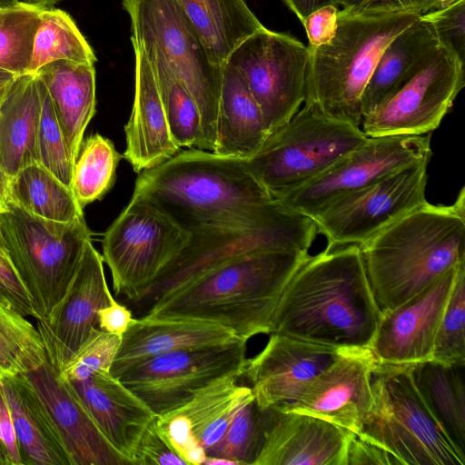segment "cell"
Here are the masks:
<instances>
[{"label": "cell", "mask_w": 465, "mask_h": 465, "mask_svg": "<svg viewBox=\"0 0 465 465\" xmlns=\"http://www.w3.org/2000/svg\"><path fill=\"white\" fill-rule=\"evenodd\" d=\"M382 312L357 244L328 247L287 282L272 333L350 349L371 348Z\"/></svg>", "instance_id": "obj_1"}, {"label": "cell", "mask_w": 465, "mask_h": 465, "mask_svg": "<svg viewBox=\"0 0 465 465\" xmlns=\"http://www.w3.org/2000/svg\"><path fill=\"white\" fill-rule=\"evenodd\" d=\"M308 251L250 252L199 275L151 303L144 316L188 318L223 325L248 341L271 334L282 293Z\"/></svg>", "instance_id": "obj_2"}, {"label": "cell", "mask_w": 465, "mask_h": 465, "mask_svg": "<svg viewBox=\"0 0 465 465\" xmlns=\"http://www.w3.org/2000/svg\"><path fill=\"white\" fill-rule=\"evenodd\" d=\"M360 246L381 310H392L465 262V188L451 204L426 202Z\"/></svg>", "instance_id": "obj_3"}, {"label": "cell", "mask_w": 465, "mask_h": 465, "mask_svg": "<svg viewBox=\"0 0 465 465\" xmlns=\"http://www.w3.org/2000/svg\"><path fill=\"white\" fill-rule=\"evenodd\" d=\"M186 231L261 212L276 200L245 159L189 148L141 172L134 193Z\"/></svg>", "instance_id": "obj_4"}, {"label": "cell", "mask_w": 465, "mask_h": 465, "mask_svg": "<svg viewBox=\"0 0 465 465\" xmlns=\"http://www.w3.org/2000/svg\"><path fill=\"white\" fill-rule=\"evenodd\" d=\"M420 15L363 11L352 4L339 10L332 40L318 47L308 45L304 104L328 116L361 126L363 93L381 53Z\"/></svg>", "instance_id": "obj_5"}, {"label": "cell", "mask_w": 465, "mask_h": 465, "mask_svg": "<svg viewBox=\"0 0 465 465\" xmlns=\"http://www.w3.org/2000/svg\"><path fill=\"white\" fill-rule=\"evenodd\" d=\"M180 253L138 303H153L199 275L242 255L264 250L308 251L318 234L314 221L277 200L268 208L189 231Z\"/></svg>", "instance_id": "obj_6"}, {"label": "cell", "mask_w": 465, "mask_h": 465, "mask_svg": "<svg viewBox=\"0 0 465 465\" xmlns=\"http://www.w3.org/2000/svg\"><path fill=\"white\" fill-rule=\"evenodd\" d=\"M372 407L359 435L383 449L394 465H465L418 391L410 364L378 361L371 374Z\"/></svg>", "instance_id": "obj_7"}, {"label": "cell", "mask_w": 465, "mask_h": 465, "mask_svg": "<svg viewBox=\"0 0 465 465\" xmlns=\"http://www.w3.org/2000/svg\"><path fill=\"white\" fill-rule=\"evenodd\" d=\"M0 235L31 297L36 320L46 318L65 295L92 241L84 218L45 220L7 198L0 209Z\"/></svg>", "instance_id": "obj_8"}, {"label": "cell", "mask_w": 465, "mask_h": 465, "mask_svg": "<svg viewBox=\"0 0 465 465\" xmlns=\"http://www.w3.org/2000/svg\"><path fill=\"white\" fill-rule=\"evenodd\" d=\"M131 20V40L158 55L199 109L203 150L213 152L222 67L213 63L176 0H122Z\"/></svg>", "instance_id": "obj_9"}, {"label": "cell", "mask_w": 465, "mask_h": 465, "mask_svg": "<svg viewBox=\"0 0 465 465\" xmlns=\"http://www.w3.org/2000/svg\"><path fill=\"white\" fill-rule=\"evenodd\" d=\"M367 138L361 126L328 116L304 104L245 162L272 195L324 172Z\"/></svg>", "instance_id": "obj_10"}, {"label": "cell", "mask_w": 465, "mask_h": 465, "mask_svg": "<svg viewBox=\"0 0 465 465\" xmlns=\"http://www.w3.org/2000/svg\"><path fill=\"white\" fill-rule=\"evenodd\" d=\"M189 238L188 231L143 197L133 194L102 240V257L110 270L114 295L139 302Z\"/></svg>", "instance_id": "obj_11"}, {"label": "cell", "mask_w": 465, "mask_h": 465, "mask_svg": "<svg viewBox=\"0 0 465 465\" xmlns=\"http://www.w3.org/2000/svg\"><path fill=\"white\" fill-rule=\"evenodd\" d=\"M464 86V65L440 45L363 116L368 137L430 134Z\"/></svg>", "instance_id": "obj_12"}, {"label": "cell", "mask_w": 465, "mask_h": 465, "mask_svg": "<svg viewBox=\"0 0 465 465\" xmlns=\"http://www.w3.org/2000/svg\"><path fill=\"white\" fill-rule=\"evenodd\" d=\"M429 163L410 164L329 203L312 217L327 246L361 245L424 204Z\"/></svg>", "instance_id": "obj_13"}, {"label": "cell", "mask_w": 465, "mask_h": 465, "mask_svg": "<svg viewBox=\"0 0 465 465\" xmlns=\"http://www.w3.org/2000/svg\"><path fill=\"white\" fill-rule=\"evenodd\" d=\"M308 46L263 27L243 40L226 63L244 80L262 113L268 135L288 122L306 97Z\"/></svg>", "instance_id": "obj_14"}, {"label": "cell", "mask_w": 465, "mask_h": 465, "mask_svg": "<svg viewBox=\"0 0 465 465\" xmlns=\"http://www.w3.org/2000/svg\"><path fill=\"white\" fill-rule=\"evenodd\" d=\"M430 134L368 137L320 174L272 194L286 208L312 217L341 195L410 164L430 162Z\"/></svg>", "instance_id": "obj_15"}, {"label": "cell", "mask_w": 465, "mask_h": 465, "mask_svg": "<svg viewBox=\"0 0 465 465\" xmlns=\"http://www.w3.org/2000/svg\"><path fill=\"white\" fill-rule=\"evenodd\" d=\"M246 344V341L239 340L163 354L119 379L158 416L183 405L222 377H241L247 360Z\"/></svg>", "instance_id": "obj_16"}, {"label": "cell", "mask_w": 465, "mask_h": 465, "mask_svg": "<svg viewBox=\"0 0 465 465\" xmlns=\"http://www.w3.org/2000/svg\"><path fill=\"white\" fill-rule=\"evenodd\" d=\"M355 350L272 332L263 349L247 358L241 377L248 381L260 409L290 405L320 372Z\"/></svg>", "instance_id": "obj_17"}, {"label": "cell", "mask_w": 465, "mask_h": 465, "mask_svg": "<svg viewBox=\"0 0 465 465\" xmlns=\"http://www.w3.org/2000/svg\"><path fill=\"white\" fill-rule=\"evenodd\" d=\"M241 377H222L183 405L158 415L156 426L187 465L203 464L221 440L241 406L254 395Z\"/></svg>", "instance_id": "obj_18"}, {"label": "cell", "mask_w": 465, "mask_h": 465, "mask_svg": "<svg viewBox=\"0 0 465 465\" xmlns=\"http://www.w3.org/2000/svg\"><path fill=\"white\" fill-rule=\"evenodd\" d=\"M462 262L400 306L381 312L371 345L379 362L401 365L432 359L437 331Z\"/></svg>", "instance_id": "obj_19"}, {"label": "cell", "mask_w": 465, "mask_h": 465, "mask_svg": "<svg viewBox=\"0 0 465 465\" xmlns=\"http://www.w3.org/2000/svg\"><path fill=\"white\" fill-rule=\"evenodd\" d=\"M252 465H347L351 432L322 419L277 406L262 409Z\"/></svg>", "instance_id": "obj_20"}, {"label": "cell", "mask_w": 465, "mask_h": 465, "mask_svg": "<svg viewBox=\"0 0 465 465\" xmlns=\"http://www.w3.org/2000/svg\"><path fill=\"white\" fill-rule=\"evenodd\" d=\"M377 363L371 348L355 350L320 372L296 402L275 406L359 434L372 407L371 374Z\"/></svg>", "instance_id": "obj_21"}, {"label": "cell", "mask_w": 465, "mask_h": 465, "mask_svg": "<svg viewBox=\"0 0 465 465\" xmlns=\"http://www.w3.org/2000/svg\"><path fill=\"white\" fill-rule=\"evenodd\" d=\"M112 297L103 257L90 241L62 301L49 316L36 320L46 355L58 371L97 327L98 312Z\"/></svg>", "instance_id": "obj_22"}, {"label": "cell", "mask_w": 465, "mask_h": 465, "mask_svg": "<svg viewBox=\"0 0 465 465\" xmlns=\"http://www.w3.org/2000/svg\"><path fill=\"white\" fill-rule=\"evenodd\" d=\"M47 408L72 465H129L107 440L73 384L48 357L25 373Z\"/></svg>", "instance_id": "obj_23"}, {"label": "cell", "mask_w": 465, "mask_h": 465, "mask_svg": "<svg viewBox=\"0 0 465 465\" xmlns=\"http://www.w3.org/2000/svg\"><path fill=\"white\" fill-rule=\"evenodd\" d=\"M240 339L232 330L213 322L188 318L134 319L122 337L111 368L120 377L157 356L176 351L213 347Z\"/></svg>", "instance_id": "obj_24"}, {"label": "cell", "mask_w": 465, "mask_h": 465, "mask_svg": "<svg viewBox=\"0 0 465 465\" xmlns=\"http://www.w3.org/2000/svg\"><path fill=\"white\" fill-rule=\"evenodd\" d=\"M135 58V89L132 113L124 126L123 157L134 172L153 168L181 148L171 135L158 85L142 45L131 40Z\"/></svg>", "instance_id": "obj_25"}, {"label": "cell", "mask_w": 465, "mask_h": 465, "mask_svg": "<svg viewBox=\"0 0 465 465\" xmlns=\"http://www.w3.org/2000/svg\"><path fill=\"white\" fill-rule=\"evenodd\" d=\"M71 383L113 448L133 465L139 440L156 415L111 371Z\"/></svg>", "instance_id": "obj_26"}, {"label": "cell", "mask_w": 465, "mask_h": 465, "mask_svg": "<svg viewBox=\"0 0 465 465\" xmlns=\"http://www.w3.org/2000/svg\"><path fill=\"white\" fill-rule=\"evenodd\" d=\"M16 431L23 465H72L58 430L25 374H0Z\"/></svg>", "instance_id": "obj_27"}, {"label": "cell", "mask_w": 465, "mask_h": 465, "mask_svg": "<svg viewBox=\"0 0 465 465\" xmlns=\"http://www.w3.org/2000/svg\"><path fill=\"white\" fill-rule=\"evenodd\" d=\"M35 74L51 98L74 164L85 128L95 114L94 65L58 60L42 66Z\"/></svg>", "instance_id": "obj_28"}, {"label": "cell", "mask_w": 465, "mask_h": 465, "mask_svg": "<svg viewBox=\"0 0 465 465\" xmlns=\"http://www.w3.org/2000/svg\"><path fill=\"white\" fill-rule=\"evenodd\" d=\"M41 108L36 74L17 75L0 103V168L10 179L22 168L38 163Z\"/></svg>", "instance_id": "obj_29"}, {"label": "cell", "mask_w": 465, "mask_h": 465, "mask_svg": "<svg viewBox=\"0 0 465 465\" xmlns=\"http://www.w3.org/2000/svg\"><path fill=\"white\" fill-rule=\"evenodd\" d=\"M267 136L261 108L244 80L233 66L223 64L213 153L247 159Z\"/></svg>", "instance_id": "obj_30"}, {"label": "cell", "mask_w": 465, "mask_h": 465, "mask_svg": "<svg viewBox=\"0 0 465 465\" xmlns=\"http://www.w3.org/2000/svg\"><path fill=\"white\" fill-rule=\"evenodd\" d=\"M176 1L211 61L219 66L243 40L264 27L244 0Z\"/></svg>", "instance_id": "obj_31"}, {"label": "cell", "mask_w": 465, "mask_h": 465, "mask_svg": "<svg viewBox=\"0 0 465 465\" xmlns=\"http://www.w3.org/2000/svg\"><path fill=\"white\" fill-rule=\"evenodd\" d=\"M430 25L420 16L381 53L362 96V118L439 46Z\"/></svg>", "instance_id": "obj_32"}, {"label": "cell", "mask_w": 465, "mask_h": 465, "mask_svg": "<svg viewBox=\"0 0 465 465\" xmlns=\"http://www.w3.org/2000/svg\"><path fill=\"white\" fill-rule=\"evenodd\" d=\"M464 366L434 359L410 364L412 380L452 441L465 450Z\"/></svg>", "instance_id": "obj_33"}, {"label": "cell", "mask_w": 465, "mask_h": 465, "mask_svg": "<svg viewBox=\"0 0 465 465\" xmlns=\"http://www.w3.org/2000/svg\"><path fill=\"white\" fill-rule=\"evenodd\" d=\"M8 198L45 220L68 223L84 217L72 189L37 163L22 168L10 179Z\"/></svg>", "instance_id": "obj_34"}, {"label": "cell", "mask_w": 465, "mask_h": 465, "mask_svg": "<svg viewBox=\"0 0 465 465\" xmlns=\"http://www.w3.org/2000/svg\"><path fill=\"white\" fill-rule=\"evenodd\" d=\"M58 60L93 64L95 54L72 17L64 11L45 7L40 14L28 73Z\"/></svg>", "instance_id": "obj_35"}, {"label": "cell", "mask_w": 465, "mask_h": 465, "mask_svg": "<svg viewBox=\"0 0 465 465\" xmlns=\"http://www.w3.org/2000/svg\"><path fill=\"white\" fill-rule=\"evenodd\" d=\"M145 54L158 85L173 140L181 149L203 150L202 118L196 103L158 55L148 52Z\"/></svg>", "instance_id": "obj_36"}, {"label": "cell", "mask_w": 465, "mask_h": 465, "mask_svg": "<svg viewBox=\"0 0 465 465\" xmlns=\"http://www.w3.org/2000/svg\"><path fill=\"white\" fill-rule=\"evenodd\" d=\"M121 158L114 143L99 134L83 140L72 176V191L81 208L112 189Z\"/></svg>", "instance_id": "obj_37"}, {"label": "cell", "mask_w": 465, "mask_h": 465, "mask_svg": "<svg viewBox=\"0 0 465 465\" xmlns=\"http://www.w3.org/2000/svg\"><path fill=\"white\" fill-rule=\"evenodd\" d=\"M47 358L42 337L25 316L0 300V374H25Z\"/></svg>", "instance_id": "obj_38"}, {"label": "cell", "mask_w": 465, "mask_h": 465, "mask_svg": "<svg viewBox=\"0 0 465 465\" xmlns=\"http://www.w3.org/2000/svg\"><path fill=\"white\" fill-rule=\"evenodd\" d=\"M45 7L23 1L0 8V68L16 75L28 73L34 38Z\"/></svg>", "instance_id": "obj_39"}, {"label": "cell", "mask_w": 465, "mask_h": 465, "mask_svg": "<svg viewBox=\"0 0 465 465\" xmlns=\"http://www.w3.org/2000/svg\"><path fill=\"white\" fill-rule=\"evenodd\" d=\"M262 409L254 396L244 402L226 432L206 457L222 458L234 465H252L262 435Z\"/></svg>", "instance_id": "obj_40"}, {"label": "cell", "mask_w": 465, "mask_h": 465, "mask_svg": "<svg viewBox=\"0 0 465 465\" xmlns=\"http://www.w3.org/2000/svg\"><path fill=\"white\" fill-rule=\"evenodd\" d=\"M432 359L465 365V262L458 269L435 338Z\"/></svg>", "instance_id": "obj_41"}, {"label": "cell", "mask_w": 465, "mask_h": 465, "mask_svg": "<svg viewBox=\"0 0 465 465\" xmlns=\"http://www.w3.org/2000/svg\"><path fill=\"white\" fill-rule=\"evenodd\" d=\"M37 75V74H36ZM38 77L42 108L37 134L38 163L72 189L74 164L46 88Z\"/></svg>", "instance_id": "obj_42"}, {"label": "cell", "mask_w": 465, "mask_h": 465, "mask_svg": "<svg viewBox=\"0 0 465 465\" xmlns=\"http://www.w3.org/2000/svg\"><path fill=\"white\" fill-rule=\"evenodd\" d=\"M122 337L94 327L72 357L58 371L70 381H84L94 373L111 371Z\"/></svg>", "instance_id": "obj_43"}, {"label": "cell", "mask_w": 465, "mask_h": 465, "mask_svg": "<svg viewBox=\"0 0 465 465\" xmlns=\"http://www.w3.org/2000/svg\"><path fill=\"white\" fill-rule=\"evenodd\" d=\"M420 17L430 25L439 44L464 65L465 0H456Z\"/></svg>", "instance_id": "obj_44"}, {"label": "cell", "mask_w": 465, "mask_h": 465, "mask_svg": "<svg viewBox=\"0 0 465 465\" xmlns=\"http://www.w3.org/2000/svg\"><path fill=\"white\" fill-rule=\"evenodd\" d=\"M0 300L22 315L36 319L31 297L20 280L0 235Z\"/></svg>", "instance_id": "obj_45"}, {"label": "cell", "mask_w": 465, "mask_h": 465, "mask_svg": "<svg viewBox=\"0 0 465 465\" xmlns=\"http://www.w3.org/2000/svg\"><path fill=\"white\" fill-rule=\"evenodd\" d=\"M187 465L159 431L155 419L147 426L137 444L133 465Z\"/></svg>", "instance_id": "obj_46"}, {"label": "cell", "mask_w": 465, "mask_h": 465, "mask_svg": "<svg viewBox=\"0 0 465 465\" xmlns=\"http://www.w3.org/2000/svg\"><path fill=\"white\" fill-rule=\"evenodd\" d=\"M338 7L327 5L310 14L302 22L309 40V46L318 47L330 43L336 34Z\"/></svg>", "instance_id": "obj_47"}, {"label": "cell", "mask_w": 465, "mask_h": 465, "mask_svg": "<svg viewBox=\"0 0 465 465\" xmlns=\"http://www.w3.org/2000/svg\"><path fill=\"white\" fill-rule=\"evenodd\" d=\"M0 448L6 465H23L12 413L0 381Z\"/></svg>", "instance_id": "obj_48"}, {"label": "cell", "mask_w": 465, "mask_h": 465, "mask_svg": "<svg viewBox=\"0 0 465 465\" xmlns=\"http://www.w3.org/2000/svg\"><path fill=\"white\" fill-rule=\"evenodd\" d=\"M394 465L391 456L373 442L351 433L347 447V465Z\"/></svg>", "instance_id": "obj_49"}, {"label": "cell", "mask_w": 465, "mask_h": 465, "mask_svg": "<svg viewBox=\"0 0 465 465\" xmlns=\"http://www.w3.org/2000/svg\"><path fill=\"white\" fill-rule=\"evenodd\" d=\"M97 319L100 330L123 337L134 318L125 305L112 297L109 304L99 310Z\"/></svg>", "instance_id": "obj_50"}, {"label": "cell", "mask_w": 465, "mask_h": 465, "mask_svg": "<svg viewBox=\"0 0 465 465\" xmlns=\"http://www.w3.org/2000/svg\"><path fill=\"white\" fill-rule=\"evenodd\" d=\"M363 11H410L424 14L439 6V0H360L352 4Z\"/></svg>", "instance_id": "obj_51"}, {"label": "cell", "mask_w": 465, "mask_h": 465, "mask_svg": "<svg viewBox=\"0 0 465 465\" xmlns=\"http://www.w3.org/2000/svg\"><path fill=\"white\" fill-rule=\"evenodd\" d=\"M287 6L297 15L301 22L313 11L327 6H338L343 0H283Z\"/></svg>", "instance_id": "obj_52"}, {"label": "cell", "mask_w": 465, "mask_h": 465, "mask_svg": "<svg viewBox=\"0 0 465 465\" xmlns=\"http://www.w3.org/2000/svg\"><path fill=\"white\" fill-rule=\"evenodd\" d=\"M16 76V74L0 68V103Z\"/></svg>", "instance_id": "obj_53"}, {"label": "cell", "mask_w": 465, "mask_h": 465, "mask_svg": "<svg viewBox=\"0 0 465 465\" xmlns=\"http://www.w3.org/2000/svg\"><path fill=\"white\" fill-rule=\"evenodd\" d=\"M9 183L10 178L4 170L0 168V209L8 198Z\"/></svg>", "instance_id": "obj_54"}, {"label": "cell", "mask_w": 465, "mask_h": 465, "mask_svg": "<svg viewBox=\"0 0 465 465\" xmlns=\"http://www.w3.org/2000/svg\"><path fill=\"white\" fill-rule=\"evenodd\" d=\"M23 2L43 7H53L63 0H22Z\"/></svg>", "instance_id": "obj_55"}, {"label": "cell", "mask_w": 465, "mask_h": 465, "mask_svg": "<svg viewBox=\"0 0 465 465\" xmlns=\"http://www.w3.org/2000/svg\"><path fill=\"white\" fill-rule=\"evenodd\" d=\"M19 0H0V8L10 7L18 4Z\"/></svg>", "instance_id": "obj_56"}, {"label": "cell", "mask_w": 465, "mask_h": 465, "mask_svg": "<svg viewBox=\"0 0 465 465\" xmlns=\"http://www.w3.org/2000/svg\"><path fill=\"white\" fill-rule=\"evenodd\" d=\"M456 0H439V6L438 7H441V6H444L446 5H449L452 2H454Z\"/></svg>", "instance_id": "obj_57"}, {"label": "cell", "mask_w": 465, "mask_h": 465, "mask_svg": "<svg viewBox=\"0 0 465 465\" xmlns=\"http://www.w3.org/2000/svg\"><path fill=\"white\" fill-rule=\"evenodd\" d=\"M0 465H6V461H5L3 452L1 450V448H0Z\"/></svg>", "instance_id": "obj_58"}]
</instances>
